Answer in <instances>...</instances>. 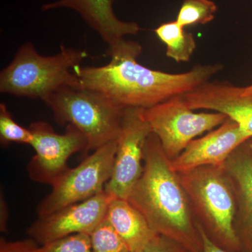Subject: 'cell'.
<instances>
[{"instance_id": "cell-12", "label": "cell", "mask_w": 252, "mask_h": 252, "mask_svg": "<svg viewBox=\"0 0 252 252\" xmlns=\"http://www.w3.org/2000/svg\"><path fill=\"white\" fill-rule=\"evenodd\" d=\"M193 110L220 113L237 123L252 137V94L227 81H207L182 95Z\"/></svg>"}, {"instance_id": "cell-24", "label": "cell", "mask_w": 252, "mask_h": 252, "mask_svg": "<svg viewBox=\"0 0 252 252\" xmlns=\"http://www.w3.org/2000/svg\"><path fill=\"white\" fill-rule=\"evenodd\" d=\"M199 230H200V233L202 235L203 241V252H229L223 249L220 248L216 244L213 243L207 235L205 234V232L202 229L201 227L198 223Z\"/></svg>"}, {"instance_id": "cell-18", "label": "cell", "mask_w": 252, "mask_h": 252, "mask_svg": "<svg viewBox=\"0 0 252 252\" xmlns=\"http://www.w3.org/2000/svg\"><path fill=\"white\" fill-rule=\"evenodd\" d=\"M90 237L92 252H130L125 242L105 219Z\"/></svg>"}, {"instance_id": "cell-2", "label": "cell", "mask_w": 252, "mask_h": 252, "mask_svg": "<svg viewBox=\"0 0 252 252\" xmlns=\"http://www.w3.org/2000/svg\"><path fill=\"white\" fill-rule=\"evenodd\" d=\"M157 234L190 252H203V241L178 173L153 132L146 141L143 171L127 199Z\"/></svg>"}, {"instance_id": "cell-13", "label": "cell", "mask_w": 252, "mask_h": 252, "mask_svg": "<svg viewBox=\"0 0 252 252\" xmlns=\"http://www.w3.org/2000/svg\"><path fill=\"white\" fill-rule=\"evenodd\" d=\"M114 0H58L41 6L44 11L69 9L80 15L88 25L100 36L108 47L115 45L126 36L135 35L140 27L135 22L119 19L114 14Z\"/></svg>"}, {"instance_id": "cell-19", "label": "cell", "mask_w": 252, "mask_h": 252, "mask_svg": "<svg viewBox=\"0 0 252 252\" xmlns=\"http://www.w3.org/2000/svg\"><path fill=\"white\" fill-rule=\"evenodd\" d=\"M32 134L29 127L26 128L15 122L4 103L0 104V141L1 145L10 143L26 144L31 146Z\"/></svg>"}, {"instance_id": "cell-26", "label": "cell", "mask_w": 252, "mask_h": 252, "mask_svg": "<svg viewBox=\"0 0 252 252\" xmlns=\"http://www.w3.org/2000/svg\"><path fill=\"white\" fill-rule=\"evenodd\" d=\"M248 145L249 149H250V152H251L252 155V138L248 141Z\"/></svg>"}, {"instance_id": "cell-10", "label": "cell", "mask_w": 252, "mask_h": 252, "mask_svg": "<svg viewBox=\"0 0 252 252\" xmlns=\"http://www.w3.org/2000/svg\"><path fill=\"white\" fill-rule=\"evenodd\" d=\"M113 198L104 190L84 201L38 217L28 228V235L39 245L78 233L91 235L105 219Z\"/></svg>"}, {"instance_id": "cell-25", "label": "cell", "mask_w": 252, "mask_h": 252, "mask_svg": "<svg viewBox=\"0 0 252 252\" xmlns=\"http://www.w3.org/2000/svg\"><path fill=\"white\" fill-rule=\"evenodd\" d=\"M242 93L243 94H252V84L246 87H242Z\"/></svg>"}, {"instance_id": "cell-5", "label": "cell", "mask_w": 252, "mask_h": 252, "mask_svg": "<svg viewBox=\"0 0 252 252\" xmlns=\"http://www.w3.org/2000/svg\"><path fill=\"white\" fill-rule=\"evenodd\" d=\"M43 101L58 124H72L83 132L88 151L118 140L126 109L100 93L81 87L64 88Z\"/></svg>"}, {"instance_id": "cell-11", "label": "cell", "mask_w": 252, "mask_h": 252, "mask_svg": "<svg viewBox=\"0 0 252 252\" xmlns=\"http://www.w3.org/2000/svg\"><path fill=\"white\" fill-rule=\"evenodd\" d=\"M252 138L237 123L227 118L221 125L191 141L170 164L177 173L199 167L223 165L235 149Z\"/></svg>"}, {"instance_id": "cell-6", "label": "cell", "mask_w": 252, "mask_h": 252, "mask_svg": "<svg viewBox=\"0 0 252 252\" xmlns=\"http://www.w3.org/2000/svg\"><path fill=\"white\" fill-rule=\"evenodd\" d=\"M143 115L170 160L178 157L191 141L216 128L227 119L220 113L195 112L182 95L144 109Z\"/></svg>"}, {"instance_id": "cell-7", "label": "cell", "mask_w": 252, "mask_h": 252, "mask_svg": "<svg viewBox=\"0 0 252 252\" xmlns=\"http://www.w3.org/2000/svg\"><path fill=\"white\" fill-rule=\"evenodd\" d=\"M117 150V140L109 142L94 151L77 167L69 168L38 204L37 216H46L104 191L112 177Z\"/></svg>"}, {"instance_id": "cell-4", "label": "cell", "mask_w": 252, "mask_h": 252, "mask_svg": "<svg viewBox=\"0 0 252 252\" xmlns=\"http://www.w3.org/2000/svg\"><path fill=\"white\" fill-rule=\"evenodd\" d=\"M88 56L85 51L64 46L57 54L42 56L32 43H26L1 71L0 92L44 100L64 88L80 87L73 69Z\"/></svg>"}, {"instance_id": "cell-23", "label": "cell", "mask_w": 252, "mask_h": 252, "mask_svg": "<svg viewBox=\"0 0 252 252\" xmlns=\"http://www.w3.org/2000/svg\"><path fill=\"white\" fill-rule=\"evenodd\" d=\"M9 207L5 200L4 194L1 190L0 196V230L2 233L7 232V223L9 220Z\"/></svg>"}, {"instance_id": "cell-22", "label": "cell", "mask_w": 252, "mask_h": 252, "mask_svg": "<svg viewBox=\"0 0 252 252\" xmlns=\"http://www.w3.org/2000/svg\"><path fill=\"white\" fill-rule=\"evenodd\" d=\"M39 246V244L31 238L17 241L0 239V252H36Z\"/></svg>"}, {"instance_id": "cell-9", "label": "cell", "mask_w": 252, "mask_h": 252, "mask_svg": "<svg viewBox=\"0 0 252 252\" xmlns=\"http://www.w3.org/2000/svg\"><path fill=\"white\" fill-rule=\"evenodd\" d=\"M142 108H127L117 140L114 170L104 190L113 198L127 200L143 171L144 145L152 133Z\"/></svg>"}, {"instance_id": "cell-3", "label": "cell", "mask_w": 252, "mask_h": 252, "mask_svg": "<svg viewBox=\"0 0 252 252\" xmlns=\"http://www.w3.org/2000/svg\"><path fill=\"white\" fill-rule=\"evenodd\" d=\"M194 217L214 243L229 252H241L235 230L234 185L224 166H203L180 172Z\"/></svg>"}, {"instance_id": "cell-1", "label": "cell", "mask_w": 252, "mask_h": 252, "mask_svg": "<svg viewBox=\"0 0 252 252\" xmlns=\"http://www.w3.org/2000/svg\"><path fill=\"white\" fill-rule=\"evenodd\" d=\"M142 52L138 42L124 39L108 47L111 60L107 64H80L73 71L80 87L100 93L125 109H147L194 90L223 69L215 64L178 74L154 70L137 61Z\"/></svg>"}, {"instance_id": "cell-15", "label": "cell", "mask_w": 252, "mask_h": 252, "mask_svg": "<svg viewBox=\"0 0 252 252\" xmlns=\"http://www.w3.org/2000/svg\"><path fill=\"white\" fill-rule=\"evenodd\" d=\"M105 220L123 239L130 252H138L158 235L145 217L126 199L114 198Z\"/></svg>"}, {"instance_id": "cell-21", "label": "cell", "mask_w": 252, "mask_h": 252, "mask_svg": "<svg viewBox=\"0 0 252 252\" xmlns=\"http://www.w3.org/2000/svg\"><path fill=\"white\" fill-rule=\"evenodd\" d=\"M138 252H190L180 243L163 235L158 234Z\"/></svg>"}, {"instance_id": "cell-16", "label": "cell", "mask_w": 252, "mask_h": 252, "mask_svg": "<svg viewBox=\"0 0 252 252\" xmlns=\"http://www.w3.org/2000/svg\"><path fill=\"white\" fill-rule=\"evenodd\" d=\"M154 32L166 46L167 57L177 63L190 61L196 49V41L193 34L187 32L177 21L162 23Z\"/></svg>"}, {"instance_id": "cell-20", "label": "cell", "mask_w": 252, "mask_h": 252, "mask_svg": "<svg viewBox=\"0 0 252 252\" xmlns=\"http://www.w3.org/2000/svg\"><path fill=\"white\" fill-rule=\"evenodd\" d=\"M36 252H92L90 235L78 233L39 245Z\"/></svg>"}, {"instance_id": "cell-17", "label": "cell", "mask_w": 252, "mask_h": 252, "mask_svg": "<svg viewBox=\"0 0 252 252\" xmlns=\"http://www.w3.org/2000/svg\"><path fill=\"white\" fill-rule=\"evenodd\" d=\"M217 11L212 0H184L176 21L184 28L205 25L213 21Z\"/></svg>"}, {"instance_id": "cell-8", "label": "cell", "mask_w": 252, "mask_h": 252, "mask_svg": "<svg viewBox=\"0 0 252 252\" xmlns=\"http://www.w3.org/2000/svg\"><path fill=\"white\" fill-rule=\"evenodd\" d=\"M29 128L32 134L31 146L35 155L28 163L27 170L34 182L52 187L69 170V158L88 151L85 135L72 124L66 125L63 134L57 133L44 122L32 123Z\"/></svg>"}, {"instance_id": "cell-14", "label": "cell", "mask_w": 252, "mask_h": 252, "mask_svg": "<svg viewBox=\"0 0 252 252\" xmlns=\"http://www.w3.org/2000/svg\"><path fill=\"white\" fill-rule=\"evenodd\" d=\"M234 185L237 199L235 230L241 252H252V155L248 142L223 164Z\"/></svg>"}]
</instances>
